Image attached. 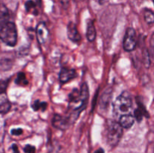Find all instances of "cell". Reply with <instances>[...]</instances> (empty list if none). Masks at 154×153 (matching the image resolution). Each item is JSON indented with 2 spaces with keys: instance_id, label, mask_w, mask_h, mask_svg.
I'll list each match as a JSON object with an SVG mask.
<instances>
[{
  "instance_id": "obj_1",
  "label": "cell",
  "mask_w": 154,
  "mask_h": 153,
  "mask_svg": "<svg viewBox=\"0 0 154 153\" xmlns=\"http://www.w3.org/2000/svg\"><path fill=\"white\" fill-rule=\"evenodd\" d=\"M89 99L88 87L86 82L83 83L80 90L74 89L69 94V109L77 112H81L85 108Z\"/></svg>"
},
{
  "instance_id": "obj_2",
  "label": "cell",
  "mask_w": 154,
  "mask_h": 153,
  "mask_svg": "<svg viewBox=\"0 0 154 153\" xmlns=\"http://www.w3.org/2000/svg\"><path fill=\"white\" fill-rule=\"evenodd\" d=\"M0 39L5 44L14 46L17 40V32L16 26L11 21L0 22Z\"/></svg>"
},
{
  "instance_id": "obj_3",
  "label": "cell",
  "mask_w": 154,
  "mask_h": 153,
  "mask_svg": "<svg viewBox=\"0 0 154 153\" xmlns=\"http://www.w3.org/2000/svg\"><path fill=\"white\" fill-rule=\"evenodd\" d=\"M114 112L117 117L122 115L128 114L130 112L132 106V100L130 94L127 92H123L117 98L114 102Z\"/></svg>"
},
{
  "instance_id": "obj_4",
  "label": "cell",
  "mask_w": 154,
  "mask_h": 153,
  "mask_svg": "<svg viewBox=\"0 0 154 153\" xmlns=\"http://www.w3.org/2000/svg\"><path fill=\"white\" fill-rule=\"evenodd\" d=\"M106 140L111 147H114L119 143L123 136V128L119 123L110 122L106 128Z\"/></svg>"
},
{
  "instance_id": "obj_5",
  "label": "cell",
  "mask_w": 154,
  "mask_h": 153,
  "mask_svg": "<svg viewBox=\"0 0 154 153\" xmlns=\"http://www.w3.org/2000/svg\"><path fill=\"white\" fill-rule=\"evenodd\" d=\"M137 44L136 32L132 28H128L123 38V49L126 51L130 52L135 49Z\"/></svg>"
},
{
  "instance_id": "obj_6",
  "label": "cell",
  "mask_w": 154,
  "mask_h": 153,
  "mask_svg": "<svg viewBox=\"0 0 154 153\" xmlns=\"http://www.w3.org/2000/svg\"><path fill=\"white\" fill-rule=\"evenodd\" d=\"M49 30L44 22H40L36 28V36L38 41L40 44H45L49 38Z\"/></svg>"
},
{
  "instance_id": "obj_7",
  "label": "cell",
  "mask_w": 154,
  "mask_h": 153,
  "mask_svg": "<svg viewBox=\"0 0 154 153\" xmlns=\"http://www.w3.org/2000/svg\"><path fill=\"white\" fill-rule=\"evenodd\" d=\"M70 123L69 118H65L60 115H55L52 119L53 126L61 130L67 128Z\"/></svg>"
},
{
  "instance_id": "obj_8",
  "label": "cell",
  "mask_w": 154,
  "mask_h": 153,
  "mask_svg": "<svg viewBox=\"0 0 154 153\" xmlns=\"http://www.w3.org/2000/svg\"><path fill=\"white\" fill-rule=\"evenodd\" d=\"M77 74L75 69L68 68H63L61 69L59 74V77H60V82L63 83L67 82L70 80L74 79L76 76Z\"/></svg>"
},
{
  "instance_id": "obj_9",
  "label": "cell",
  "mask_w": 154,
  "mask_h": 153,
  "mask_svg": "<svg viewBox=\"0 0 154 153\" xmlns=\"http://www.w3.org/2000/svg\"><path fill=\"white\" fill-rule=\"evenodd\" d=\"M67 34L69 38L73 42H79L81 39V36L78 32L76 25L72 22H70L68 25Z\"/></svg>"
},
{
  "instance_id": "obj_10",
  "label": "cell",
  "mask_w": 154,
  "mask_h": 153,
  "mask_svg": "<svg viewBox=\"0 0 154 153\" xmlns=\"http://www.w3.org/2000/svg\"><path fill=\"white\" fill-rule=\"evenodd\" d=\"M135 122V117L131 114H125L120 117L119 124L123 128H130Z\"/></svg>"
},
{
  "instance_id": "obj_11",
  "label": "cell",
  "mask_w": 154,
  "mask_h": 153,
  "mask_svg": "<svg viewBox=\"0 0 154 153\" xmlns=\"http://www.w3.org/2000/svg\"><path fill=\"white\" fill-rule=\"evenodd\" d=\"M96 31L93 21L89 20L87 25V38L89 41H93L96 39Z\"/></svg>"
},
{
  "instance_id": "obj_12",
  "label": "cell",
  "mask_w": 154,
  "mask_h": 153,
  "mask_svg": "<svg viewBox=\"0 0 154 153\" xmlns=\"http://www.w3.org/2000/svg\"><path fill=\"white\" fill-rule=\"evenodd\" d=\"M11 109V103L7 97L0 94V113H7Z\"/></svg>"
},
{
  "instance_id": "obj_13",
  "label": "cell",
  "mask_w": 154,
  "mask_h": 153,
  "mask_svg": "<svg viewBox=\"0 0 154 153\" xmlns=\"http://www.w3.org/2000/svg\"><path fill=\"white\" fill-rule=\"evenodd\" d=\"M135 117L138 122H141L143 116L149 117V114H147V110H145V107L141 104H138V108L135 110Z\"/></svg>"
},
{
  "instance_id": "obj_14",
  "label": "cell",
  "mask_w": 154,
  "mask_h": 153,
  "mask_svg": "<svg viewBox=\"0 0 154 153\" xmlns=\"http://www.w3.org/2000/svg\"><path fill=\"white\" fill-rule=\"evenodd\" d=\"M9 20V12L5 5L0 3V22Z\"/></svg>"
},
{
  "instance_id": "obj_15",
  "label": "cell",
  "mask_w": 154,
  "mask_h": 153,
  "mask_svg": "<svg viewBox=\"0 0 154 153\" xmlns=\"http://www.w3.org/2000/svg\"><path fill=\"white\" fill-rule=\"evenodd\" d=\"M32 107L35 111H37L38 110H42V111L45 110L47 108V104L45 102H42L39 100H36L32 105Z\"/></svg>"
},
{
  "instance_id": "obj_16",
  "label": "cell",
  "mask_w": 154,
  "mask_h": 153,
  "mask_svg": "<svg viewBox=\"0 0 154 153\" xmlns=\"http://www.w3.org/2000/svg\"><path fill=\"white\" fill-rule=\"evenodd\" d=\"M144 20L148 24H152L154 22V14L151 10H145L144 11Z\"/></svg>"
},
{
  "instance_id": "obj_17",
  "label": "cell",
  "mask_w": 154,
  "mask_h": 153,
  "mask_svg": "<svg viewBox=\"0 0 154 153\" xmlns=\"http://www.w3.org/2000/svg\"><path fill=\"white\" fill-rule=\"evenodd\" d=\"M15 82H16L17 84L22 83V84H23V85H26V84H28V81L26 80V76L23 73L18 74Z\"/></svg>"
},
{
  "instance_id": "obj_18",
  "label": "cell",
  "mask_w": 154,
  "mask_h": 153,
  "mask_svg": "<svg viewBox=\"0 0 154 153\" xmlns=\"http://www.w3.org/2000/svg\"><path fill=\"white\" fill-rule=\"evenodd\" d=\"M8 85V80H0V94H3L6 91Z\"/></svg>"
},
{
  "instance_id": "obj_19",
  "label": "cell",
  "mask_w": 154,
  "mask_h": 153,
  "mask_svg": "<svg viewBox=\"0 0 154 153\" xmlns=\"http://www.w3.org/2000/svg\"><path fill=\"white\" fill-rule=\"evenodd\" d=\"M24 152L26 153H35V148L33 146L26 145L24 148Z\"/></svg>"
},
{
  "instance_id": "obj_20",
  "label": "cell",
  "mask_w": 154,
  "mask_h": 153,
  "mask_svg": "<svg viewBox=\"0 0 154 153\" xmlns=\"http://www.w3.org/2000/svg\"><path fill=\"white\" fill-rule=\"evenodd\" d=\"M25 7H26V9L27 11H29L31 9L34 8H35V3L33 2L32 1L26 2L25 4Z\"/></svg>"
},
{
  "instance_id": "obj_21",
  "label": "cell",
  "mask_w": 154,
  "mask_h": 153,
  "mask_svg": "<svg viewBox=\"0 0 154 153\" xmlns=\"http://www.w3.org/2000/svg\"><path fill=\"white\" fill-rule=\"evenodd\" d=\"M11 133L12 135H14V136H19V135H20L23 133V130L21 128L12 129Z\"/></svg>"
},
{
  "instance_id": "obj_22",
  "label": "cell",
  "mask_w": 154,
  "mask_h": 153,
  "mask_svg": "<svg viewBox=\"0 0 154 153\" xmlns=\"http://www.w3.org/2000/svg\"><path fill=\"white\" fill-rule=\"evenodd\" d=\"M12 150H13V153H20L19 149H18V147L16 144H13L11 146Z\"/></svg>"
},
{
  "instance_id": "obj_23",
  "label": "cell",
  "mask_w": 154,
  "mask_h": 153,
  "mask_svg": "<svg viewBox=\"0 0 154 153\" xmlns=\"http://www.w3.org/2000/svg\"><path fill=\"white\" fill-rule=\"evenodd\" d=\"M95 1H96V2L99 3V4H105V3L106 2L108 1V0H95Z\"/></svg>"
},
{
  "instance_id": "obj_24",
  "label": "cell",
  "mask_w": 154,
  "mask_h": 153,
  "mask_svg": "<svg viewBox=\"0 0 154 153\" xmlns=\"http://www.w3.org/2000/svg\"><path fill=\"white\" fill-rule=\"evenodd\" d=\"M95 153H105V151L102 148H99V149L95 152Z\"/></svg>"
}]
</instances>
